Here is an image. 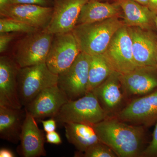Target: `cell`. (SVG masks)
<instances>
[{
    "label": "cell",
    "instance_id": "1",
    "mask_svg": "<svg viewBox=\"0 0 157 157\" xmlns=\"http://www.w3.org/2000/svg\"><path fill=\"white\" fill-rule=\"evenodd\" d=\"M92 126L100 141L117 157H140L144 138L142 126L129 124L114 117H108Z\"/></svg>",
    "mask_w": 157,
    "mask_h": 157
},
{
    "label": "cell",
    "instance_id": "2",
    "mask_svg": "<svg viewBox=\"0 0 157 157\" xmlns=\"http://www.w3.org/2000/svg\"><path fill=\"white\" fill-rule=\"evenodd\" d=\"M125 25L120 17L77 25L72 31L81 52L90 56L105 52L116 32Z\"/></svg>",
    "mask_w": 157,
    "mask_h": 157
},
{
    "label": "cell",
    "instance_id": "3",
    "mask_svg": "<svg viewBox=\"0 0 157 157\" xmlns=\"http://www.w3.org/2000/svg\"><path fill=\"white\" fill-rule=\"evenodd\" d=\"M108 117L94 93L90 92L76 100H69L54 118L62 124L75 123L93 125Z\"/></svg>",
    "mask_w": 157,
    "mask_h": 157
},
{
    "label": "cell",
    "instance_id": "4",
    "mask_svg": "<svg viewBox=\"0 0 157 157\" xmlns=\"http://www.w3.org/2000/svg\"><path fill=\"white\" fill-rule=\"evenodd\" d=\"M58 75L48 69L46 63L19 68L17 74L18 94L25 107L47 88L57 85Z\"/></svg>",
    "mask_w": 157,
    "mask_h": 157
},
{
    "label": "cell",
    "instance_id": "5",
    "mask_svg": "<svg viewBox=\"0 0 157 157\" xmlns=\"http://www.w3.org/2000/svg\"><path fill=\"white\" fill-rule=\"evenodd\" d=\"M54 36L45 29L26 34L17 42L12 57L19 68L45 63Z\"/></svg>",
    "mask_w": 157,
    "mask_h": 157
},
{
    "label": "cell",
    "instance_id": "6",
    "mask_svg": "<svg viewBox=\"0 0 157 157\" xmlns=\"http://www.w3.org/2000/svg\"><path fill=\"white\" fill-rule=\"evenodd\" d=\"M102 55L113 70L121 74L129 73L137 67L133 57L132 39L127 26L116 32Z\"/></svg>",
    "mask_w": 157,
    "mask_h": 157
},
{
    "label": "cell",
    "instance_id": "7",
    "mask_svg": "<svg viewBox=\"0 0 157 157\" xmlns=\"http://www.w3.org/2000/svg\"><path fill=\"white\" fill-rule=\"evenodd\" d=\"M90 56L80 52L73 64L58 75L57 86L69 100H74L86 94Z\"/></svg>",
    "mask_w": 157,
    "mask_h": 157
},
{
    "label": "cell",
    "instance_id": "8",
    "mask_svg": "<svg viewBox=\"0 0 157 157\" xmlns=\"http://www.w3.org/2000/svg\"><path fill=\"white\" fill-rule=\"evenodd\" d=\"M80 52L72 32L56 34L45 63L52 73L58 75L73 64Z\"/></svg>",
    "mask_w": 157,
    "mask_h": 157
},
{
    "label": "cell",
    "instance_id": "9",
    "mask_svg": "<svg viewBox=\"0 0 157 157\" xmlns=\"http://www.w3.org/2000/svg\"><path fill=\"white\" fill-rule=\"evenodd\" d=\"M114 117L122 121L144 127L157 122V90L137 98L116 113Z\"/></svg>",
    "mask_w": 157,
    "mask_h": 157
},
{
    "label": "cell",
    "instance_id": "10",
    "mask_svg": "<svg viewBox=\"0 0 157 157\" xmlns=\"http://www.w3.org/2000/svg\"><path fill=\"white\" fill-rule=\"evenodd\" d=\"M90 0H55L52 17L45 30L51 33L72 32L82 9Z\"/></svg>",
    "mask_w": 157,
    "mask_h": 157
},
{
    "label": "cell",
    "instance_id": "11",
    "mask_svg": "<svg viewBox=\"0 0 157 157\" xmlns=\"http://www.w3.org/2000/svg\"><path fill=\"white\" fill-rule=\"evenodd\" d=\"M19 67L12 57H0V106L21 109L18 94L17 74Z\"/></svg>",
    "mask_w": 157,
    "mask_h": 157
},
{
    "label": "cell",
    "instance_id": "12",
    "mask_svg": "<svg viewBox=\"0 0 157 157\" xmlns=\"http://www.w3.org/2000/svg\"><path fill=\"white\" fill-rule=\"evenodd\" d=\"M53 7L32 4H12L0 8L2 17L17 20L38 30L46 29L50 22Z\"/></svg>",
    "mask_w": 157,
    "mask_h": 157
},
{
    "label": "cell",
    "instance_id": "13",
    "mask_svg": "<svg viewBox=\"0 0 157 157\" xmlns=\"http://www.w3.org/2000/svg\"><path fill=\"white\" fill-rule=\"evenodd\" d=\"M69 99L57 85L47 88L25 107L36 119L54 118Z\"/></svg>",
    "mask_w": 157,
    "mask_h": 157
},
{
    "label": "cell",
    "instance_id": "14",
    "mask_svg": "<svg viewBox=\"0 0 157 157\" xmlns=\"http://www.w3.org/2000/svg\"><path fill=\"white\" fill-rule=\"evenodd\" d=\"M132 41L134 60L137 67L157 68V41L153 34L138 27H128Z\"/></svg>",
    "mask_w": 157,
    "mask_h": 157
},
{
    "label": "cell",
    "instance_id": "15",
    "mask_svg": "<svg viewBox=\"0 0 157 157\" xmlns=\"http://www.w3.org/2000/svg\"><path fill=\"white\" fill-rule=\"evenodd\" d=\"M124 94L143 95L157 89V68L137 67L129 73L120 75Z\"/></svg>",
    "mask_w": 157,
    "mask_h": 157
},
{
    "label": "cell",
    "instance_id": "16",
    "mask_svg": "<svg viewBox=\"0 0 157 157\" xmlns=\"http://www.w3.org/2000/svg\"><path fill=\"white\" fill-rule=\"evenodd\" d=\"M25 112L18 152L23 157L45 156L46 152L44 147L46 141L45 135L39 129L36 119L26 110Z\"/></svg>",
    "mask_w": 157,
    "mask_h": 157
},
{
    "label": "cell",
    "instance_id": "17",
    "mask_svg": "<svg viewBox=\"0 0 157 157\" xmlns=\"http://www.w3.org/2000/svg\"><path fill=\"white\" fill-rule=\"evenodd\" d=\"M120 75L116 71H113L104 82L92 91L108 116L117 112L122 102L124 93Z\"/></svg>",
    "mask_w": 157,
    "mask_h": 157
},
{
    "label": "cell",
    "instance_id": "18",
    "mask_svg": "<svg viewBox=\"0 0 157 157\" xmlns=\"http://www.w3.org/2000/svg\"><path fill=\"white\" fill-rule=\"evenodd\" d=\"M123 13L124 21L127 27L149 30L155 24L156 14L148 7L133 0H117Z\"/></svg>",
    "mask_w": 157,
    "mask_h": 157
},
{
    "label": "cell",
    "instance_id": "19",
    "mask_svg": "<svg viewBox=\"0 0 157 157\" xmlns=\"http://www.w3.org/2000/svg\"><path fill=\"white\" fill-rule=\"evenodd\" d=\"M26 112L25 109H14L0 106V137L17 144L21 135Z\"/></svg>",
    "mask_w": 157,
    "mask_h": 157
},
{
    "label": "cell",
    "instance_id": "20",
    "mask_svg": "<svg viewBox=\"0 0 157 157\" xmlns=\"http://www.w3.org/2000/svg\"><path fill=\"white\" fill-rule=\"evenodd\" d=\"M122 11L117 2H103L98 0H90L82 9L77 24L91 23L114 17H120Z\"/></svg>",
    "mask_w": 157,
    "mask_h": 157
},
{
    "label": "cell",
    "instance_id": "21",
    "mask_svg": "<svg viewBox=\"0 0 157 157\" xmlns=\"http://www.w3.org/2000/svg\"><path fill=\"white\" fill-rule=\"evenodd\" d=\"M64 126L67 140L75 146L78 152H83L100 141L92 125L69 123L65 124Z\"/></svg>",
    "mask_w": 157,
    "mask_h": 157
},
{
    "label": "cell",
    "instance_id": "22",
    "mask_svg": "<svg viewBox=\"0 0 157 157\" xmlns=\"http://www.w3.org/2000/svg\"><path fill=\"white\" fill-rule=\"evenodd\" d=\"M86 93L90 92L104 82L114 71L103 55L90 56Z\"/></svg>",
    "mask_w": 157,
    "mask_h": 157
},
{
    "label": "cell",
    "instance_id": "23",
    "mask_svg": "<svg viewBox=\"0 0 157 157\" xmlns=\"http://www.w3.org/2000/svg\"><path fill=\"white\" fill-rule=\"evenodd\" d=\"M39 30L17 20L7 17L0 19V33H23L29 34Z\"/></svg>",
    "mask_w": 157,
    "mask_h": 157
},
{
    "label": "cell",
    "instance_id": "24",
    "mask_svg": "<svg viewBox=\"0 0 157 157\" xmlns=\"http://www.w3.org/2000/svg\"><path fill=\"white\" fill-rule=\"evenodd\" d=\"M76 156L83 157H117L115 153L110 147L101 141L90 147L84 152H78Z\"/></svg>",
    "mask_w": 157,
    "mask_h": 157
},
{
    "label": "cell",
    "instance_id": "25",
    "mask_svg": "<svg viewBox=\"0 0 157 157\" xmlns=\"http://www.w3.org/2000/svg\"><path fill=\"white\" fill-rule=\"evenodd\" d=\"M140 157H157V122L152 134V140L141 153Z\"/></svg>",
    "mask_w": 157,
    "mask_h": 157
},
{
    "label": "cell",
    "instance_id": "26",
    "mask_svg": "<svg viewBox=\"0 0 157 157\" xmlns=\"http://www.w3.org/2000/svg\"><path fill=\"white\" fill-rule=\"evenodd\" d=\"M15 33H0V52L6 51L10 43L15 39Z\"/></svg>",
    "mask_w": 157,
    "mask_h": 157
},
{
    "label": "cell",
    "instance_id": "27",
    "mask_svg": "<svg viewBox=\"0 0 157 157\" xmlns=\"http://www.w3.org/2000/svg\"><path fill=\"white\" fill-rule=\"evenodd\" d=\"M54 0H12V4H32L44 7H53Z\"/></svg>",
    "mask_w": 157,
    "mask_h": 157
},
{
    "label": "cell",
    "instance_id": "28",
    "mask_svg": "<svg viewBox=\"0 0 157 157\" xmlns=\"http://www.w3.org/2000/svg\"><path fill=\"white\" fill-rule=\"evenodd\" d=\"M46 141L51 144L59 145L62 143L61 138L57 132L54 131L49 133H46L45 135Z\"/></svg>",
    "mask_w": 157,
    "mask_h": 157
},
{
    "label": "cell",
    "instance_id": "29",
    "mask_svg": "<svg viewBox=\"0 0 157 157\" xmlns=\"http://www.w3.org/2000/svg\"><path fill=\"white\" fill-rule=\"evenodd\" d=\"M41 122L43 125L44 132L49 133L56 131V121L54 118L46 121L41 120Z\"/></svg>",
    "mask_w": 157,
    "mask_h": 157
},
{
    "label": "cell",
    "instance_id": "30",
    "mask_svg": "<svg viewBox=\"0 0 157 157\" xmlns=\"http://www.w3.org/2000/svg\"><path fill=\"white\" fill-rule=\"evenodd\" d=\"M0 157H14L15 155L14 153L9 149L2 148L0 150Z\"/></svg>",
    "mask_w": 157,
    "mask_h": 157
},
{
    "label": "cell",
    "instance_id": "31",
    "mask_svg": "<svg viewBox=\"0 0 157 157\" xmlns=\"http://www.w3.org/2000/svg\"><path fill=\"white\" fill-rule=\"evenodd\" d=\"M148 8L157 15V0H149Z\"/></svg>",
    "mask_w": 157,
    "mask_h": 157
},
{
    "label": "cell",
    "instance_id": "32",
    "mask_svg": "<svg viewBox=\"0 0 157 157\" xmlns=\"http://www.w3.org/2000/svg\"><path fill=\"white\" fill-rule=\"evenodd\" d=\"M12 5V0H0V8Z\"/></svg>",
    "mask_w": 157,
    "mask_h": 157
},
{
    "label": "cell",
    "instance_id": "33",
    "mask_svg": "<svg viewBox=\"0 0 157 157\" xmlns=\"http://www.w3.org/2000/svg\"><path fill=\"white\" fill-rule=\"evenodd\" d=\"M133 1L140 3L143 6H146L148 7L149 0H133Z\"/></svg>",
    "mask_w": 157,
    "mask_h": 157
},
{
    "label": "cell",
    "instance_id": "34",
    "mask_svg": "<svg viewBox=\"0 0 157 157\" xmlns=\"http://www.w3.org/2000/svg\"><path fill=\"white\" fill-rule=\"evenodd\" d=\"M155 25L156 27V28L157 29V15L155 17Z\"/></svg>",
    "mask_w": 157,
    "mask_h": 157
},
{
    "label": "cell",
    "instance_id": "35",
    "mask_svg": "<svg viewBox=\"0 0 157 157\" xmlns=\"http://www.w3.org/2000/svg\"><path fill=\"white\" fill-rule=\"evenodd\" d=\"M156 61L157 63V52H156Z\"/></svg>",
    "mask_w": 157,
    "mask_h": 157
},
{
    "label": "cell",
    "instance_id": "36",
    "mask_svg": "<svg viewBox=\"0 0 157 157\" xmlns=\"http://www.w3.org/2000/svg\"><path fill=\"white\" fill-rule=\"evenodd\" d=\"M98 1H100V0H98Z\"/></svg>",
    "mask_w": 157,
    "mask_h": 157
},
{
    "label": "cell",
    "instance_id": "37",
    "mask_svg": "<svg viewBox=\"0 0 157 157\" xmlns=\"http://www.w3.org/2000/svg\"><path fill=\"white\" fill-rule=\"evenodd\" d=\"M54 1H55V0H54Z\"/></svg>",
    "mask_w": 157,
    "mask_h": 157
}]
</instances>
